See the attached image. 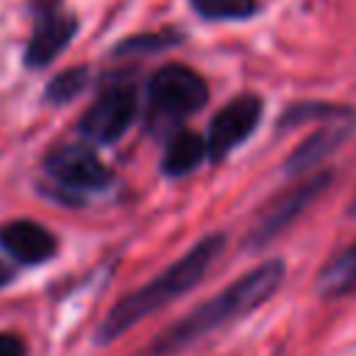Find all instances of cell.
I'll use <instances>...</instances> for the list:
<instances>
[{
	"label": "cell",
	"instance_id": "6da1fadb",
	"mask_svg": "<svg viewBox=\"0 0 356 356\" xmlns=\"http://www.w3.org/2000/svg\"><path fill=\"white\" fill-rule=\"evenodd\" d=\"M284 273H286V267H284L281 259L261 261L259 267H253L250 273H245L234 284H228L222 292H217L206 303L195 306L175 325L161 331L145 348L142 356H172L178 350L189 348L195 339H200V337L228 325L231 320L250 314L253 309H259L261 303H267L278 292V286L284 281Z\"/></svg>",
	"mask_w": 356,
	"mask_h": 356
},
{
	"label": "cell",
	"instance_id": "7a4b0ae2",
	"mask_svg": "<svg viewBox=\"0 0 356 356\" xmlns=\"http://www.w3.org/2000/svg\"><path fill=\"white\" fill-rule=\"evenodd\" d=\"M222 248H225V236L222 234H209V236L197 239L178 261H172L167 270H161L156 278H150L139 289H134L125 298H120L108 309V314L103 317V323L97 325L95 342L97 345H111L125 331H131L134 325H139L147 314L159 312L161 306H167L170 300L181 298V295H186L195 284H200V278L217 261V256L222 253Z\"/></svg>",
	"mask_w": 356,
	"mask_h": 356
},
{
	"label": "cell",
	"instance_id": "3957f363",
	"mask_svg": "<svg viewBox=\"0 0 356 356\" xmlns=\"http://www.w3.org/2000/svg\"><path fill=\"white\" fill-rule=\"evenodd\" d=\"M44 170L58 189H47V195L61 203H78L81 192L106 189L111 184V170L100 161V156L89 145H64L56 147L44 159Z\"/></svg>",
	"mask_w": 356,
	"mask_h": 356
},
{
	"label": "cell",
	"instance_id": "277c9868",
	"mask_svg": "<svg viewBox=\"0 0 356 356\" xmlns=\"http://www.w3.org/2000/svg\"><path fill=\"white\" fill-rule=\"evenodd\" d=\"M334 181V170H323L314 172L309 178L295 181L289 189H284L281 195H275L256 217L250 234H248V245L250 248H264L267 242H273L281 231H286Z\"/></svg>",
	"mask_w": 356,
	"mask_h": 356
},
{
	"label": "cell",
	"instance_id": "5b68a950",
	"mask_svg": "<svg viewBox=\"0 0 356 356\" xmlns=\"http://www.w3.org/2000/svg\"><path fill=\"white\" fill-rule=\"evenodd\" d=\"M150 111L159 117H189L209 100L206 81L186 64H164L150 78Z\"/></svg>",
	"mask_w": 356,
	"mask_h": 356
},
{
	"label": "cell",
	"instance_id": "8992f818",
	"mask_svg": "<svg viewBox=\"0 0 356 356\" xmlns=\"http://www.w3.org/2000/svg\"><path fill=\"white\" fill-rule=\"evenodd\" d=\"M136 117V89L131 83H114L103 89L78 120V134L89 142H117Z\"/></svg>",
	"mask_w": 356,
	"mask_h": 356
},
{
	"label": "cell",
	"instance_id": "52a82bcc",
	"mask_svg": "<svg viewBox=\"0 0 356 356\" xmlns=\"http://www.w3.org/2000/svg\"><path fill=\"white\" fill-rule=\"evenodd\" d=\"M33 31L25 47V64L39 70L50 64L78 33V17L64 0H33Z\"/></svg>",
	"mask_w": 356,
	"mask_h": 356
},
{
	"label": "cell",
	"instance_id": "ba28073f",
	"mask_svg": "<svg viewBox=\"0 0 356 356\" xmlns=\"http://www.w3.org/2000/svg\"><path fill=\"white\" fill-rule=\"evenodd\" d=\"M261 111H264V106H261V97H256V95H239V97L228 100L209 122V134H206L209 156L214 161H220L236 145H242L256 131Z\"/></svg>",
	"mask_w": 356,
	"mask_h": 356
},
{
	"label": "cell",
	"instance_id": "9c48e42d",
	"mask_svg": "<svg viewBox=\"0 0 356 356\" xmlns=\"http://www.w3.org/2000/svg\"><path fill=\"white\" fill-rule=\"evenodd\" d=\"M0 248L22 264H42L56 256L58 242L53 231L33 220H11L0 225Z\"/></svg>",
	"mask_w": 356,
	"mask_h": 356
},
{
	"label": "cell",
	"instance_id": "30bf717a",
	"mask_svg": "<svg viewBox=\"0 0 356 356\" xmlns=\"http://www.w3.org/2000/svg\"><path fill=\"white\" fill-rule=\"evenodd\" d=\"M345 136H348V128H345V125H331V128H323V131L306 136V139L289 153V159H286V164H284V172H286V175H303V172H309V170L317 167L328 153H334V150L342 145Z\"/></svg>",
	"mask_w": 356,
	"mask_h": 356
},
{
	"label": "cell",
	"instance_id": "8fae6325",
	"mask_svg": "<svg viewBox=\"0 0 356 356\" xmlns=\"http://www.w3.org/2000/svg\"><path fill=\"white\" fill-rule=\"evenodd\" d=\"M209 156L206 150V139L195 131H178L172 134V139L167 142L164 147V159H161V170L172 178H181V175H189L195 172L203 159Z\"/></svg>",
	"mask_w": 356,
	"mask_h": 356
},
{
	"label": "cell",
	"instance_id": "7c38bea8",
	"mask_svg": "<svg viewBox=\"0 0 356 356\" xmlns=\"http://www.w3.org/2000/svg\"><path fill=\"white\" fill-rule=\"evenodd\" d=\"M317 292L328 300L356 292V242L323 264L317 273Z\"/></svg>",
	"mask_w": 356,
	"mask_h": 356
},
{
	"label": "cell",
	"instance_id": "4fadbf2b",
	"mask_svg": "<svg viewBox=\"0 0 356 356\" xmlns=\"http://www.w3.org/2000/svg\"><path fill=\"white\" fill-rule=\"evenodd\" d=\"M203 19H248L256 14V0H189Z\"/></svg>",
	"mask_w": 356,
	"mask_h": 356
},
{
	"label": "cell",
	"instance_id": "5bb4252c",
	"mask_svg": "<svg viewBox=\"0 0 356 356\" xmlns=\"http://www.w3.org/2000/svg\"><path fill=\"white\" fill-rule=\"evenodd\" d=\"M86 86H89V70H86L83 64L70 67V70L58 72V75L47 83V100L56 103V106H58V103H70V100H75Z\"/></svg>",
	"mask_w": 356,
	"mask_h": 356
},
{
	"label": "cell",
	"instance_id": "9a60e30c",
	"mask_svg": "<svg viewBox=\"0 0 356 356\" xmlns=\"http://www.w3.org/2000/svg\"><path fill=\"white\" fill-rule=\"evenodd\" d=\"M178 39H181V33H172V31H159V33L131 36V39H122V42L114 47V56H136V53L164 50V47H172Z\"/></svg>",
	"mask_w": 356,
	"mask_h": 356
},
{
	"label": "cell",
	"instance_id": "2e32d148",
	"mask_svg": "<svg viewBox=\"0 0 356 356\" xmlns=\"http://www.w3.org/2000/svg\"><path fill=\"white\" fill-rule=\"evenodd\" d=\"M348 114V108H339V106H328V103H295L284 111L281 117V128L286 125H300L306 120H323V117H342Z\"/></svg>",
	"mask_w": 356,
	"mask_h": 356
},
{
	"label": "cell",
	"instance_id": "e0dca14e",
	"mask_svg": "<svg viewBox=\"0 0 356 356\" xmlns=\"http://www.w3.org/2000/svg\"><path fill=\"white\" fill-rule=\"evenodd\" d=\"M0 356H25V342L14 331H0Z\"/></svg>",
	"mask_w": 356,
	"mask_h": 356
},
{
	"label": "cell",
	"instance_id": "ac0fdd59",
	"mask_svg": "<svg viewBox=\"0 0 356 356\" xmlns=\"http://www.w3.org/2000/svg\"><path fill=\"white\" fill-rule=\"evenodd\" d=\"M14 281V270L6 264V261H0V289L6 286V284H11Z\"/></svg>",
	"mask_w": 356,
	"mask_h": 356
},
{
	"label": "cell",
	"instance_id": "d6986e66",
	"mask_svg": "<svg viewBox=\"0 0 356 356\" xmlns=\"http://www.w3.org/2000/svg\"><path fill=\"white\" fill-rule=\"evenodd\" d=\"M350 214H356V203H353V206H350Z\"/></svg>",
	"mask_w": 356,
	"mask_h": 356
}]
</instances>
